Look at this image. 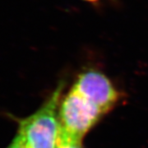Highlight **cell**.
Here are the masks:
<instances>
[{"instance_id": "1", "label": "cell", "mask_w": 148, "mask_h": 148, "mask_svg": "<svg viewBox=\"0 0 148 148\" xmlns=\"http://www.w3.org/2000/svg\"><path fill=\"white\" fill-rule=\"evenodd\" d=\"M63 88L59 85L36 112L19 121L18 133L28 148L62 147L59 106Z\"/></svg>"}, {"instance_id": "2", "label": "cell", "mask_w": 148, "mask_h": 148, "mask_svg": "<svg viewBox=\"0 0 148 148\" xmlns=\"http://www.w3.org/2000/svg\"><path fill=\"white\" fill-rule=\"evenodd\" d=\"M103 114L98 107L71 89L59 106L62 147L69 143H81Z\"/></svg>"}, {"instance_id": "3", "label": "cell", "mask_w": 148, "mask_h": 148, "mask_svg": "<svg viewBox=\"0 0 148 148\" xmlns=\"http://www.w3.org/2000/svg\"><path fill=\"white\" fill-rule=\"evenodd\" d=\"M72 90L98 107L104 114L114 106L119 97L110 80L95 69L86 70L80 74Z\"/></svg>"}, {"instance_id": "4", "label": "cell", "mask_w": 148, "mask_h": 148, "mask_svg": "<svg viewBox=\"0 0 148 148\" xmlns=\"http://www.w3.org/2000/svg\"><path fill=\"white\" fill-rule=\"evenodd\" d=\"M7 148H28V147L24 142L22 137L19 133H17L16 137L12 140V142Z\"/></svg>"}, {"instance_id": "5", "label": "cell", "mask_w": 148, "mask_h": 148, "mask_svg": "<svg viewBox=\"0 0 148 148\" xmlns=\"http://www.w3.org/2000/svg\"><path fill=\"white\" fill-rule=\"evenodd\" d=\"M61 148H82L81 143H69L64 145Z\"/></svg>"}, {"instance_id": "6", "label": "cell", "mask_w": 148, "mask_h": 148, "mask_svg": "<svg viewBox=\"0 0 148 148\" xmlns=\"http://www.w3.org/2000/svg\"><path fill=\"white\" fill-rule=\"evenodd\" d=\"M82 1H85V2H87V3H97L101 0H82Z\"/></svg>"}]
</instances>
